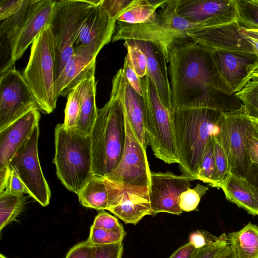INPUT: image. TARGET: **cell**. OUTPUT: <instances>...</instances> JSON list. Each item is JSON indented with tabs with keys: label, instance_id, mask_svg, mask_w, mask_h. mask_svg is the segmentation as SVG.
<instances>
[{
	"label": "cell",
	"instance_id": "cell-15",
	"mask_svg": "<svg viewBox=\"0 0 258 258\" xmlns=\"http://www.w3.org/2000/svg\"><path fill=\"white\" fill-rule=\"evenodd\" d=\"M178 14L206 29L237 21L235 0H176Z\"/></svg>",
	"mask_w": 258,
	"mask_h": 258
},
{
	"label": "cell",
	"instance_id": "cell-33",
	"mask_svg": "<svg viewBox=\"0 0 258 258\" xmlns=\"http://www.w3.org/2000/svg\"><path fill=\"white\" fill-rule=\"evenodd\" d=\"M81 107V98L77 89L75 88L67 97L63 123L66 129H76L80 119Z\"/></svg>",
	"mask_w": 258,
	"mask_h": 258
},
{
	"label": "cell",
	"instance_id": "cell-19",
	"mask_svg": "<svg viewBox=\"0 0 258 258\" xmlns=\"http://www.w3.org/2000/svg\"><path fill=\"white\" fill-rule=\"evenodd\" d=\"M104 46L102 44L94 42L74 50L55 80L57 98L60 96L67 97L82 81L90 70L96 65L97 56Z\"/></svg>",
	"mask_w": 258,
	"mask_h": 258
},
{
	"label": "cell",
	"instance_id": "cell-6",
	"mask_svg": "<svg viewBox=\"0 0 258 258\" xmlns=\"http://www.w3.org/2000/svg\"><path fill=\"white\" fill-rule=\"evenodd\" d=\"M22 75L40 107L45 114L53 111L57 98L55 92V51L48 25L32 44L28 62Z\"/></svg>",
	"mask_w": 258,
	"mask_h": 258
},
{
	"label": "cell",
	"instance_id": "cell-25",
	"mask_svg": "<svg viewBox=\"0 0 258 258\" xmlns=\"http://www.w3.org/2000/svg\"><path fill=\"white\" fill-rule=\"evenodd\" d=\"M226 199L248 214L257 216L258 187L231 172L221 185Z\"/></svg>",
	"mask_w": 258,
	"mask_h": 258
},
{
	"label": "cell",
	"instance_id": "cell-31",
	"mask_svg": "<svg viewBox=\"0 0 258 258\" xmlns=\"http://www.w3.org/2000/svg\"><path fill=\"white\" fill-rule=\"evenodd\" d=\"M235 95L244 106L249 116L258 119V79L248 81Z\"/></svg>",
	"mask_w": 258,
	"mask_h": 258
},
{
	"label": "cell",
	"instance_id": "cell-29",
	"mask_svg": "<svg viewBox=\"0 0 258 258\" xmlns=\"http://www.w3.org/2000/svg\"><path fill=\"white\" fill-rule=\"evenodd\" d=\"M25 204L24 194L0 193V230L16 220Z\"/></svg>",
	"mask_w": 258,
	"mask_h": 258
},
{
	"label": "cell",
	"instance_id": "cell-34",
	"mask_svg": "<svg viewBox=\"0 0 258 258\" xmlns=\"http://www.w3.org/2000/svg\"><path fill=\"white\" fill-rule=\"evenodd\" d=\"M213 141L216 163L214 187L220 188L230 173V168L228 158L221 145L214 137Z\"/></svg>",
	"mask_w": 258,
	"mask_h": 258
},
{
	"label": "cell",
	"instance_id": "cell-39",
	"mask_svg": "<svg viewBox=\"0 0 258 258\" xmlns=\"http://www.w3.org/2000/svg\"><path fill=\"white\" fill-rule=\"evenodd\" d=\"M28 194V191L16 173L8 167V172L4 184L0 187V193Z\"/></svg>",
	"mask_w": 258,
	"mask_h": 258
},
{
	"label": "cell",
	"instance_id": "cell-16",
	"mask_svg": "<svg viewBox=\"0 0 258 258\" xmlns=\"http://www.w3.org/2000/svg\"><path fill=\"white\" fill-rule=\"evenodd\" d=\"M55 1L31 0L27 17L11 43V69L49 25Z\"/></svg>",
	"mask_w": 258,
	"mask_h": 258
},
{
	"label": "cell",
	"instance_id": "cell-32",
	"mask_svg": "<svg viewBox=\"0 0 258 258\" xmlns=\"http://www.w3.org/2000/svg\"><path fill=\"white\" fill-rule=\"evenodd\" d=\"M216 172L215 157L213 136L209 144L201 161L197 173V179L214 187V179Z\"/></svg>",
	"mask_w": 258,
	"mask_h": 258
},
{
	"label": "cell",
	"instance_id": "cell-1",
	"mask_svg": "<svg viewBox=\"0 0 258 258\" xmlns=\"http://www.w3.org/2000/svg\"><path fill=\"white\" fill-rule=\"evenodd\" d=\"M213 51L191 39L170 48L168 70L175 110L207 107L228 111L242 105L221 76Z\"/></svg>",
	"mask_w": 258,
	"mask_h": 258
},
{
	"label": "cell",
	"instance_id": "cell-47",
	"mask_svg": "<svg viewBox=\"0 0 258 258\" xmlns=\"http://www.w3.org/2000/svg\"><path fill=\"white\" fill-rule=\"evenodd\" d=\"M245 145L247 153L252 164H258V140L253 135L251 122L245 133Z\"/></svg>",
	"mask_w": 258,
	"mask_h": 258
},
{
	"label": "cell",
	"instance_id": "cell-27",
	"mask_svg": "<svg viewBox=\"0 0 258 258\" xmlns=\"http://www.w3.org/2000/svg\"><path fill=\"white\" fill-rule=\"evenodd\" d=\"M227 235L233 258H258V226L249 222Z\"/></svg>",
	"mask_w": 258,
	"mask_h": 258
},
{
	"label": "cell",
	"instance_id": "cell-22",
	"mask_svg": "<svg viewBox=\"0 0 258 258\" xmlns=\"http://www.w3.org/2000/svg\"><path fill=\"white\" fill-rule=\"evenodd\" d=\"M237 21L207 28L189 36L194 41L213 50H228L255 53L246 37L239 32Z\"/></svg>",
	"mask_w": 258,
	"mask_h": 258
},
{
	"label": "cell",
	"instance_id": "cell-52",
	"mask_svg": "<svg viewBox=\"0 0 258 258\" xmlns=\"http://www.w3.org/2000/svg\"><path fill=\"white\" fill-rule=\"evenodd\" d=\"M250 119V118H249ZM251 128L253 135L258 140V123L250 120Z\"/></svg>",
	"mask_w": 258,
	"mask_h": 258
},
{
	"label": "cell",
	"instance_id": "cell-41",
	"mask_svg": "<svg viewBox=\"0 0 258 258\" xmlns=\"http://www.w3.org/2000/svg\"><path fill=\"white\" fill-rule=\"evenodd\" d=\"M92 225L98 228L108 230H117L123 228L116 218L104 210H101L96 216Z\"/></svg>",
	"mask_w": 258,
	"mask_h": 258
},
{
	"label": "cell",
	"instance_id": "cell-44",
	"mask_svg": "<svg viewBox=\"0 0 258 258\" xmlns=\"http://www.w3.org/2000/svg\"><path fill=\"white\" fill-rule=\"evenodd\" d=\"M133 0H100V5L116 22L117 17Z\"/></svg>",
	"mask_w": 258,
	"mask_h": 258
},
{
	"label": "cell",
	"instance_id": "cell-30",
	"mask_svg": "<svg viewBox=\"0 0 258 258\" xmlns=\"http://www.w3.org/2000/svg\"><path fill=\"white\" fill-rule=\"evenodd\" d=\"M237 21L245 30H258V0H235Z\"/></svg>",
	"mask_w": 258,
	"mask_h": 258
},
{
	"label": "cell",
	"instance_id": "cell-24",
	"mask_svg": "<svg viewBox=\"0 0 258 258\" xmlns=\"http://www.w3.org/2000/svg\"><path fill=\"white\" fill-rule=\"evenodd\" d=\"M95 68L96 65L76 87L81 101L80 116L76 130L86 135H90L97 116Z\"/></svg>",
	"mask_w": 258,
	"mask_h": 258
},
{
	"label": "cell",
	"instance_id": "cell-43",
	"mask_svg": "<svg viewBox=\"0 0 258 258\" xmlns=\"http://www.w3.org/2000/svg\"><path fill=\"white\" fill-rule=\"evenodd\" d=\"M95 246V258H122L123 251L122 242Z\"/></svg>",
	"mask_w": 258,
	"mask_h": 258
},
{
	"label": "cell",
	"instance_id": "cell-28",
	"mask_svg": "<svg viewBox=\"0 0 258 258\" xmlns=\"http://www.w3.org/2000/svg\"><path fill=\"white\" fill-rule=\"evenodd\" d=\"M167 0H133L117 17L116 22L138 24L153 21L157 11Z\"/></svg>",
	"mask_w": 258,
	"mask_h": 258
},
{
	"label": "cell",
	"instance_id": "cell-13",
	"mask_svg": "<svg viewBox=\"0 0 258 258\" xmlns=\"http://www.w3.org/2000/svg\"><path fill=\"white\" fill-rule=\"evenodd\" d=\"M112 182V192L107 210L125 224L135 225L145 216L153 215L149 186L128 184L114 180Z\"/></svg>",
	"mask_w": 258,
	"mask_h": 258
},
{
	"label": "cell",
	"instance_id": "cell-54",
	"mask_svg": "<svg viewBox=\"0 0 258 258\" xmlns=\"http://www.w3.org/2000/svg\"><path fill=\"white\" fill-rule=\"evenodd\" d=\"M249 116V118H250V120L258 123V119L254 118L253 117H250V116Z\"/></svg>",
	"mask_w": 258,
	"mask_h": 258
},
{
	"label": "cell",
	"instance_id": "cell-42",
	"mask_svg": "<svg viewBox=\"0 0 258 258\" xmlns=\"http://www.w3.org/2000/svg\"><path fill=\"white\" fill-rule=\"evenodd\" d=\"M96 246L87 239L71 248L65 258H95Z\"/></svg>",
	"mask_w": 258,
	"mask_h": 258
},
{
	"label": "cell",
	"instance_id": "cell-20",
	"mask_svg": "<svg viewBox=\"0 0 258 258\" xmlns=\"http://www.w3.org/2000/svg\"><path fill=\"white\" fill-rule=\"evenodd\" d=\"M40 111L31 109L0 131V170L7 169L15 154L38 124Z\"/></svg>",
	"mask_w": 258,
	"mask_h": 258
},
{
	"label": "cell",
	"instance_id": "cell-10",
	"mask_svg": "<svg viewBox=\"0 0 258 258\" xmlns=\"http://www.w3.org/2000/svg\"><path fill=\"white\" fill-rule=\"evenodd\" d=\"M39 125L11 159L13 169L26 187L28 194L43 207L49 204L51 192L42 172L38 153Z\"/></svg>",
	"mask_w": 258,
	"mask_h": 258
},
{
	"label": "cell",
	"instance_id": "cell-37",
	"mask_svg": "<svg viewBox=\"0 0 258 258\" xmlns=\"http://www.w3.org/2000/svg\"><path fill=\"white\" fill-rule=\"evenodd\" d=\"M126 47L131 65L140 78L147 75V58L143 51L137 47L129 44L126 41L124 42Z\"/></svg>",
	"mask_w": 258,
	"mask_h": 258
},
{
	"label": "cell",
	"instance_id": "cell-50",
	"mask_svg": "<svg viewBox=\"0 0 258 258\" xmlns=\"http://www.w3.org/2000/svg\"><path fill=\"white\" fill-rule=\"evenodd\" d=\"M216 258H233V254L229 244L226 246L221 253Z\"/></svg>",
	"mask_w": 258,
	"mask_h": 258
},
{
	"label": "cell",
	"instance_id": "cell-48",
	"mask_svg": "<svg viewBox=\"0 0 258 258\" xmlns=\"http://www.w3.org/2000/svg\"><path fill=\"white\" fill-rule=\"evenodd\" d=\"M197 249L188 242L176 249L168 258H194Z\"/></svg>",
	"mask_w": 258,
	"mask_h": 258
},
{
	"label": "cell",
	"instance_id": "cell-35",
	"mask_svg": "<svg viewBox=\"0 0 258 258\" xmlns=\"http://www.w3.org/2000/svg\"><path fill=\"white\" fill-rule=\"evenodd\" d=\"M126 232L124 228L117 230H108L92 225L88 239L94 245H102L122 242Z\"/></svg>",
	"mask_w": 258,
	"mask_h": 258
},
{
	"label": "cell",
	"instance_id": "cell-36",
	"mask_svg": "<svg viewBox=\"0 0 258 258\" xmlns=\"http://www.w3.org/2000/svg\"><path fill=\"white\" fill-rule=\"evenodd\" d=\"M208 189L209 187L198 183L194 188H189L182 192L179 198L180 209L187 212L196 210L201 198Z\"/></svg>",
	"mask_w": 258,
	"mask_h": 258
},
{
	"label": "cell",
	"instance_id": "cell-56",
	"mask_svg": "<svg viewBox=\"0 0 258 258\" xmlns=\"http://www.w3.org/2000/svg\"><path fill=\"white\" fill-rule=\"evenodd\" d=\"M256 171H257V177H258V171H257V169H256ZM257 216H258V208H257Z\"/></svg>",
	"mask_w": 258,
	"mask_h": 258
},
{
	"label": "cell",
	"instance_id": "cell-38",
	"mask_svg": "<svg viewBox=\"0 0 258 258\" xmlns=\"http://www.w3.org/2000/svg\"><path fill=\"white\" fill-rule=\"evenodd\" d=\"M228 244L227 235L224 233L218 242L198 249L194 258H216Z\"/></svg>",
	"mask_w": 258,
	"mask_h": 258
},
{
	"label": "cell",
	"instance_id": "cell-12",
	"mask_svg": "<svg viewBox=\"0 0 258 258\" xmlns=\"http://www.w3.org/2000/svg\"><path fill=\"white\" fill-rule=\"evenodd\" d=\"M125 144L121 159L117 167L107 177L126 184L149 186L151 171L146 150L138 141L125 114Z\"/></svg>",
	"mask_w": 258,
	"mask_h": 258
},
{
	"label": "cell",
	"instance_id": "cell-26",
	"mask_svg": "<svg viewBox=\"0 0 258 258\" xmlns=\"http://www.w3.org/2000/svg\"><path fill=\"white\" fill-rule=\"evenodd\" d=\"M112 192V180L93 175L78 196L83 206L101 211L107 210Z\"/></svg>",
	"mask_w": 258,
	"mask_h": 258
},
{
	"label": "cell",
	"instance_id": "cell-8",
	"mask_svg": "<svg viewBox=\"0 0 258 258\" xmlns=\"http://www.w3.org/2000/svg\"><path fill=\"white\" fill-rule=\"evenodd\" d=\"M250 122L242 104L239 109L223 113L213 137L221 145L227 156L230 172L258 187L256 166L251 162L245 145V133Z\"/></svg>",
	"mask_w": 258,
	"mask_h": 258
},
{
	"label": "cell",
	"instance_id": "cell-49",
	"mask_svg": "<svg viewBox=\"0 0 258 258\" xmlns=\"http://www.w3.org/2000/svg\"><path fill=\"white\" fill-rule=\"evenodd\" d=\"M239 30L241 34L258 40V30H245L240 27Z\"/></svg>",
	"mask_w": 258,
	"mask_h": 258
},
{
	"label": "cell",
	"instance_id": "cell-17",
	"mask_svg": "<svg viewBox=\"0 0 258 258\" xmlns=\"http://www.w3.org/2000/svg\"><path fill=\"white\" fill-rule=\"evenodd\" d=\"M213 54L221 76L234 94L246 85L258 65V56L255 53L214 50Z\"/></svg>",
	"mask_w": 258,
	"mask_h": 258
},
{
	"label": "cell",
	"instance_id": "cell-7",
	"mask_svg": "<svg viewBox=\"0 0 258 258\" xmlns=\"http://www.w3.org/2000/svg\"><path fill=\"white\" fill-rule=\"evenodd\" d=\"M140 81L146 105L145 128L149 145L156 158L166 163L179 164L174 132L175 110L162 101L147 75L140 78Z\"/></svg>",
	"mask_w": 258,
	"mask_h": 258
},
{
	"label": "cell",
	"instance_id": "cell-55",
	"mask_svg": "<svg viewBox=\"0 0 258 258\" xmlns=\"http://www.w3.org/2000/svg\"><path fill=\"white\" fill-rule=\"evenodd\" d=\"M0 258H7V257H6L4 255H3V254H0Z\"/></svg>",
	"mask_w": 258,
	"mask_h": 258
},
{
	"label": "cell",
	"instance_id": "cell-40",
	"mask_svg": "<svg viewBox=\"0 0 258 258\" xmlns=\"http://www.w3.org/2000/svg\"><path fill=\"white\" fill-rule=\"evenodd\" d=\"M222 237L212 235L208 231L204 230H197L191 232L188 237V240L196 248L199 249L206 245L218 242Z\"/></svg>",
	"mask_w": 258,
	"mask_h": 258
},
{
	"label": "cell",
	"instance_id": "cell-9",
	"mask_svg": "<svg viewBox=\"0 0 258 258\" xmlns=\"http://www.w3.org/2000/svg\"><path fill=\"white\" fill-rule=\"evenodd\" d=\"M100 0L56 1L49 25L55 51V80L74 53L78 32L88 13Z\"/></svg>",
	"mask_w": 258,
	"mask_h": 258
},
{
	"label": "cell",
	"instance_id": "cell-18",
	"mask_svg": "<svg viewBox=\"0 0 258 258\" xmlns=\"http://www.w3.org/2000/svg\"><path fill=\"white\" fill-rule=\"evenodd\" d=\"M112 89L121 101L125 114L141 145L146 150L149 141L146 131L147 109L145 99L130 85L123 72L119 70L113 78Z\"/></svg>",
	"mask_w": 258,
	"mask_h": 258
},
{
	"label": "cell",
	"instance_id": "cell-4",
	"mask_svg": "<svg viewBox=\"0 0 258 258\" xmlns=\"http://www.w3.org/2000/svg\"><path fill=\"white\" fill-rule=\"evenodd\" d=\"M90 137L93 174L107 177L121 159L125 138L124 107L112 89L108 101L97 110Z\"/></svg>",
	"mask_w": 258,
	"mask_h": 258
},
{
	"label": "cell",
	"instance_id": "cell-46",
	"mask_svg": "<svg viewBox=\"0 0 258 258\" xmlns=\"http://www.w3.org/2000/svg\"><path fill=\"white\" fill-rule=\"evenodd\" d=\"M26 0H1L0 20L16 14L22 8Z\"/></svg>",
	"mask_w": 258,
	"mask_h": 258
},
{
	"label": "cell",
	"instance_id": "cell-2",
	"mask_svg": "<svg viewBox=\"0 0 258 258\" xmlns=\"http://www.w3.org/2000/svg\"><path fill=\"white\" fill-rule=\"evenodd\" d=\"M225 111L207 107L179 108L174 111V132L180 169L182 174L191 180L197 179L202 159Z\"/></svg>",
	"mask_w": 258,
	"mask_h": 258
},
{
	"label": "cell",
	"instance_id": "cell-53",
	"mask_svg": "<svg viewBox=\"0 0 258 258\" xmlns=\"http://www.w3.org/2000/svg\"><path fill=\"white\" fill-rule=\"evenodd\" d=\"M255 79H258V65L251 73L250 76L248 78V82Z\"/></svg>",
	"mask_w": 258,
	"mask_h": 258
},
{
	"label": "cell",
	"instance_id": "cell-57",
	"mask_svg": "<svg viewBox=\"0 0 258 258\" xmlns=\"http://www.w3.org/2000/svg\"><path fill=\"white\" fill-rule=\"evenodd\" d=\"M255 166H256V169L258 171V164H255Z\"/></svg>",
	"mask_w": 258,
	"mask_h": 258
},
{
	"label": "cell",
	"instance_id": "cell-51",
	"mask_svg": "<svg viewBox=\"0 0 258 258\" xmlns=\"http://www.w3.org/2000/svg\"><path fill=\"white\" fill-rule=\"evenodd\" d=\"M243 35L246 37L247 41L250 43L254 50L255 53L258 56V40L255 39L251 37H248L244 35Z\"/></svg>",
	"mask_w": 258,
	"mask_h": 258
},
{
	"label": "cell",
	"instance_id": "cell-45",
	"mask_svg": "<svg viewBox=\"0 0 258 258\" xmlns=\"http://www.w3.org/2000/svg\"><path fill=\"white\" fill-rule=\"evenodd\" d=\"M122 70L125 77L132 87L139 95L143 96L140 78L132 67L129 57L127 54L124 59Z\"/></svg>",
	"mask_w": 258,
	"mask_h": 258
},
{
	"label": "cell",
	"instance_id": "cell-14",
	"mask_svg": "<svg viewBox=\"0 0 258 258\" xmlns=\"http://www.w3.org/2000/svg\"><path fill=\"white\" fill-rule=\"evenodd\" d=\"M191 180L184 175L171 172H151L149 196L153 215L168 213L179 215L180 194L190 187Z\"/></svg>",
	"mask_w": 258,
	"mask_h": 258
},
{
	"label": "cell",
	"instance_id": "cell-5",
	"mask_svg": "<svg viewBox=\"0 0 258 258\" xmlns=\"http://www.w3.org/2000/svg\"><path fill=\"white\" fill-rule=\"evenodd\" d=\"M54 136L56 174L69 190L78 195L93 176L90 135L59 123Z\"/></svg>",
	"mask_w": 258,
	"mask_h": 258
},
{
	"label": "cell",
	"instance_id": "cell-3",
	"mask_svg": "<svg viewBox=\"0 0 258 258\" xmlns=\"http://www.w3.org/2000/svg\"><path fill=\"white\" fill-rule=\"evenodd\" d=\"M200 23L180 16L177 11L176 0H167L156 12L150 22L130 24L116 22L111 41L136 40L156 44L169 63V52L177 44L191 39L189 35L205 29Z\"/></svg>",
	"mask_w": 258,
	"mask_h": 258
},
{
	"label": "cell",
	"instance_id": "cell-11",
	"mask_svg": "<svg viewBox=\"0 0 258 258\" xmlns=\"http://www.w3.org/2000/svg\"><path fill=\"white\" fill-rule=\"evenodd\" d=\"M40 107L22 74L14 68L1 73L0 131L31 109Z\"/></svg>",
	"mask_w": 258,
	"mask_h": 258
},
{
	"label": "cell",
	"instance_id": "cell-21",
	"mask_svg": "<svg viewBox=\"0 0 258 258\" xmlns=\"http://www.w3.org/2000/svg\"><path fill=\"white\" fill-rule=\"evenodd\" d=\"M130 44L140 49L147 58V74L154 84L164 103L174 110L170 84L167 62L164 55L154 43L145 41L126 40Z\"/></svg>",
	"mask_w": 258,
	"mask_h": 258
},
{
	"label": "cell",
	"instance_id": "cell-23",
	"mask_svg": "<svg viewBox=\"0 0 258 258\" xmlns=\"http://www.w3.org/2000/svg\"><path fill=\"white\" fill-rule=\"evenodd\" d=\"M116 23L99 2L93 7L82 24L75 40L74 50L94 42L104 46L108 44L111 41Z\"/></svg>",
	"mask_w": 258,
	"mask_h": 258
}]
</instances>
